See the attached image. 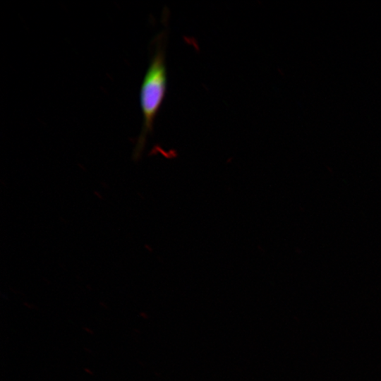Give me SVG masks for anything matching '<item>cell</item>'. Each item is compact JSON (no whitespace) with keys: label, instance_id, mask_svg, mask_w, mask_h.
Wrapping results in <instances>:
<instances>
[{"label":"cell","instance_id":"obj_1","mask_svg":"<svg viewBox=\"0 0 381 381\" xmlns=\"http://www.w3.org/2000/svg\"><path fill=\"white\" fill-rule=\"evenodd\" d=\"M162 32L156 40L155 50L144 75L140 92L143 125L136 145L141 150L153 130L155 120L165 97L167 84L166 39Z\"/></svg>","mask_w":381,"mask_h":381}]
</instances>
